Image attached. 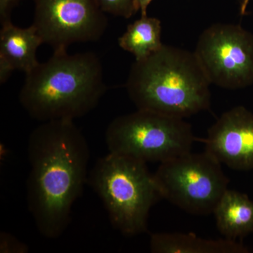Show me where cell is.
Listing matches in <instances>:
<instances>
[{
	"mask_svg": "<svg viewBox=\"0 0 253 253\" xmlns=\"http://www.w3.org/2000/svg\"><path fill=\"white\" fill-rule=\"evenodd\" d=\"M27 204L37 229L48 239L60 237L87 177L89 149L71 120L42 123L28 139Z\"/></svg>",
	"mask_w": 253,
	"mask_h": 253,
	"instance_id": "cell-1",
	"label": "cell"
},
{
	"mask_svg": "<svg viewBox=\"0 0 253 253\" xmlns=\"http://www.w3.org/2000/svg\"><path fill=\"white\" fill-rule=\"evenodd\" d=\"M106 89L97 55L55 50L48 61L26 73L19 101L37 121H74L94 109Z\"/></svg>",
	"mask_w": 253,
	"mask_h": 253,
	"instance_id": "cell-2",
	"label": "cell"
},
{
	"mask_svg": "<svg viewBox=\"0 0 253 253\" xmlns=\"http://www.w3.org/2000/svg\"><path fill=\"white\" fill-rule=\"evenodd\" d=\"M211 84L194 52L163 44L135 60L126 86L137 109L184 119L210 109Z\"/></svg>",
	"mask_w": 253,
	"mask_h": 253,
	"instance_id": "cell-3",
	"label": "cell"
},
{
	"mask_svg": "<svg viewBox=\"0 0 253 253\" xmlns=\"http://www.w3.org/2000/svg\"><path fill=\"white\" fill-rule=\"evenodd\" d=\"M89 183L115 229L126 236L147 231L150 211L163 199L146 163L109 152L95 164Z\"/></svg>",
	"mask_w": 253,
	"mask_h": 253,
	"instance_id": "cell-4",
	"label": "cell"
},
{
	"mask_svg": "<svg viewBox=\"0 0 253 253\" xmlns=\"http://www.w3.org/2000/svg\"><path fill=\"white\" fill-rule=\"evenodd\" d=\"M105 137L109 152L146 163H164L189 152L198 140L184 119L141 109L115 118Z\"/></svg>",
	"mask_w": 253,
	"mask_h": 253,
	"instance_id": "cell-5",
	"label": "cell"
},
{
	"mask_svg": "<svg viewBox=\"0 0 253 253\" xmlns=\"http://www.w3.org/2000/svg\"><path fill=\"white\" fill-rule=\"evenodd\" d=\"M154 175L162 199L194 215L213 213L229 189L221 163L206 151L160 163Z\"/></svg>",
	"mask_w": 253,
	"mask_h": 253,
	"instance_id": "cell-6",
	"label": "cell"
},
{
	"mask_svg": "<svg viewBox=\"0 0 253 253\" xmlns=\"http://www.w3.org/2000/svg\"><path fill=\"white\" fill-rule=\"evenodd\" d=\"M194 54L211 84L227 89L253 84V34L240 25H211Z\"/></svg>",
	"mask_w": 253,
	"mask_h": 253,
	"instance_id": "cell-7",
	"label": "cell"
},
{
	"mask_svg": "<svg viewBox=\"0 0 253 253\" xmlns=\"http://www.w3.org/2000/svg\"><path fill=\"white\" fill-rule=\"evenodd\" d=\"M34 21L44 44L54 51L75 43L96 42L108 26L96 0H33Z\"/></svg>",
	"mask_w": 253,
	"mask_h": 253,
	"instance_id": "cell-8",
	"label": "cell"
},
{
	"mask_svg": "<svg viewBox=\"0 0 253 253\" xmlns=\"http://www.w3.org/2000/svg\"><path fill=\"white\" fill-rule=\"evenodd\" d=\"M199 141L221 165L238 171L253 169V113L244 106L223 113Z\"/></svg>",
	"mask_w": 253,
	"mask_h": 253,
	"instance_id": "cell-9",
	"label": "cell"
},
{
	"mask_svg": "<svg viewBox=\"0 0 253 253\" xmlns=\"http://www.w3.org/2000/svg\"><path fill=\"white\" fill-rule=\"evenodd\" d=\"M1 24L0 82L2 84L14 71L26 73L36 66L40 63L37 51L44 43L33 24L28 28H19L11 20Z\"/></svg>",
	"mask_w": 253,
	"mask_h": 253,
	"instance_id": "cell-10",
	"label": "cell"
},
{
	"mask_svg": "<svg viewBox=\"0 0 253 253\" xmlns=\"http://www.w3.org/2000/svg\"><path fill=\"white\" fill-rule=\"evenodd\" d=\"M153 253H247L249 250L237 241L207 239L192 233H155L151 234Z\"/></svg>",
	"mask_w": 253,
	"mask_h": 253,
	"instance_id": "cell-11",
	"label": "cell"
},
{
	"mask_svg": "<svg viewBox=\"0 0 253 253\" xmlns=\"http://www.w3.org/2000/svg\"><path fill=\"white\" fill-rule=\"evenodd\" d=\"M213 214L225 239L237 241L253 234V201L246 194L228 189Z\"/></svg>",
	"mask_w": 253,
	"mask_h": 253,
	"instance_id": "cell-12",
	"label": "cell"
},
{
	"mask_svg": "<svg viewBox=\"0 0 253 253\" xmlns=\"http://www.w3.org/2000/svg\"><path fill=\"white\" fill-rule=\"evenodd\" d=\"M161 32L159 19L144 15L127 26L126 33L118 39V44L125 51L134 55L136 61H140L162 47Z\"/></svg>",
	"mask_w": 253,
	"mask_h": 253,
	"instance_id": "cell-13",
	"label": "cell"
},
{
	"mask_svg": "<svg viewBox=\"0 0 253 253\" xmlns=\"http://www.w3.org/2000/svg\"><path fill=\"white\" fill-rule=\"evenodd\" d=\"M96 1L105 14L129 18L137 12L135 0H96Z\"/></svg>",
	"mask_w": 253,
	"mask_h": 253,
	"instance_id": "cell-14",
	"label": "cell"
},
{
	"mask_svg": "<svg viewBox=\"0 0 253 253\" xmlns=\"http://www.w3.org/2000/svg\"><path fill=\"white\" fill-rule=\"evenodd\" d=\"M28 247L11 234L1 232L0 234V253H26Z\"/></svg>",
	"mask_w": 253,
	"mask_h": 253,
	"instance_id": "cell-15",
	"label": "cell"
},
{
	"mask_svg": "<svg viewBox=\"0 0 253 253\" xmlns=\"http://www.w3.org/2000/svg\"><path fill=\"white\" fill-rule=\"evenodd\" d=\"M21 0H0V21L1 23L11 20V14Z\"/></svg>",
	"mask_w": 253,
	"mask_h": 253,
	"instance_id": "cell-16",
	"label": "cell"
},
{
	"mask_svg": "<svg viewBox=\"0 0 253 253\" xmlns=\"http://www.w3.org/2000/svg\"><path fill=\"white\" fill-rule=\"evenodd\" d=\"M153 0H135V7L136 11H141V16L146 15L148 6Z\"/></svg>",
	"mask_w": 253,
	"mask_h": 253,
	"instance_id": "cell-17",
	"label": "cell"
},
{
	"mask_svg": "<svg viewBox=\"0 0 253 253\" xmlns=\"http://www.w3.org/2000/svg\"><path fill=\"white\" fill-rule=\"evenodd\" d=\"M251 0H243L241 3V7H240V13L241 15L246 14V9H247L248 4Z\"/></svg>",
	"mask_w": 253,
	"mask_h": 253,
	"instance_id": "cell-18",
	"label": "cell"
}]
</instances>
